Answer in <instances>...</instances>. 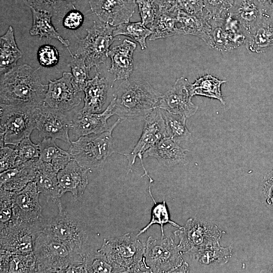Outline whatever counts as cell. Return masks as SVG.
I'll list each match as a JSON object with an SVG mask.
<instances>
[{"label":"cell","instance_id":"obj_1","mask_svg":"<svg viewBox=\"0 0 273 273\" xmlns=\"http://www.w3.org/2000/svg\"><path fill=\"white\" fill-rule=\"evenodd\" d=\"M27 64L16 66L1 75L0 104L39 107L44 103L48 85Z\"/></svg>","mask_w":273,"mask_h":273},{"label":"cell","instance_id":"obj_35","mask_svg":"<svg viewBox=\"0 0 273 273\" xmlns=\"http://www.w3.org/2000/svg\"><path fill=\"white\" fill-rule=\"evenodd\" d=\"M161 111L165 121L167 136L177 143L189 140L191 133L186 126L187 117L163 109Z\"/></svg>","mask_w":273,"mask_h":273},{"label":"cell","instance_id":"obj_4","mask_svg":"<svg viewBox=\"0 0 273 273\" xmlns=\"http://www.w3.org/2000/svg\"><path fill=\"white\" fill-rule=\"evenodd\" d=\"M120 122L117 120L101 133L81 136L71 141L69 150L73 159L88 170L102 168L108 158L117 152L113 147L112 132Z\"/></svg>","mask_w":273,"mask_h":273},{"label":"cell","instance_id":"obj_6","mask_svg":"<svg viewBox=\"0 0 273 273\" xmlns=\"http://www.w3.org/2000/svg\"><path fill=\"white\" fill-rule=\"evenodd\" d=\"M55 203L59 213L45 220L42 231L65 244L75 253L85 258L89 253L88 235L85 226L64 210L60 200Z\"/></svg>","mask_w":273,"mask_h":273},{"label":"cell","instance_id":"obj_33","mask_svg":"<svg viewBox=\"0 0 273 273\" xmlns=\"http://www.w3.org/2000/svg\"><path fill=\"white\" fill-rule=\"evenodd\" d=\"M207 74L196 79L193 83H191L190 92L192 97L195 96H205L219 100L223 105L225 102L221 93V85L226 82Z\"/></svg>","mask_w":273,"mask_h":273},{"label":"cell","instance_id":"obj_18","mask_svg":"<svg viewBox=\"0 0 273 273\" xmlns=\"http://www.w3.org/2000/svg\"><path fill=\"white\" fill-rule=\"evenodd\" d=\"M89 4L100 21L114 27L128 22L136 4L135 0H89Z\"/></svg>","mask_w":273,"mask_h":273},{"label":"cell","instance_id":"obj_2","mask_svg":"<svg viewBox=\"0 0 273 273\" xmlns=\"http://www.w3.org/2000/svg\"><path fill=\"white\" fill-rule=\"evenodd\" d=\"M162 94L143 79L124 80L114 95V113L121 120H145L156 107Z\"/></svg>","mask_w":273,"mask_h":273},{"label":"cell","instance_id":"obj_5","mask_svg":"<svg viewBox=\"0 0 273 273\" xmlns=\"http://www.w3.org/2000/svg\"><path fill=\"white\" fill-rule=\"evenodd\" d=\"M33 252L36 272H65L71 266L82 264L85 259L43 231L36 238Z\"/></svg>","mask_w":273,"mask_h":273},{"label":"cell","instance_id":"obj_9","mask_svg":"<svg viewBox=\"0 0 273 273\" xmlns=\"http://www.w3.org/2000/svg\"><path fill=\"white\" fill-rule=\"evenodd\" d=\"M115 27L101 21L94 22L92 26L86 29L87 35L78 38V48L75 56L82 58L87 67L98 68L108 57L109 48L115 38Z\"/></svg>","mask_w":273,"mask_h":273},{"label":"cell","instance_id":"obj_39","mask_svg":"<svg viewBox=\"0 0 273 273\" xmlns=\"http://www.w3.org/2000/svg\"><path fill=\"white\" fill-rule=\"evenodd\" d=\"M68 66L71 70L73 83L77 90L83 91L89 79V68L84 60L79 56L74 55Z\"/></svg>","mask_w":273,"mask_h":273},{"label":"cell","instance_id":"obj_28","mask_svg":"<svg viewBox=\"0 0 273 273\" xmlns=\"http://www.w3.org/2000/svg\"><path fill=\"white\" fill-rule=\"evenodd\" d=\"M58 172L53 166L38 159L36 161V172L34 178L38 191L50 197L55 202L61 197L57 177Z\"/></svg>","mask_w":273,"mask_h":273},{"label":"cell","instance_id":"obj_10","mask_svg":"<svg viewBox=\"0 0 273 273\" xmlns=\"http://www.w3.org/2000/svg\"><path fill=\"white\" fill-rule=\"evenodd\" d=\"M224 233L216 224L194 218L188 219L182 228L173 233L179 239L177 245L183 254L219 247Z\"/></svg>","mask_w":273,"mask_h":273},{"label":"cell","instance_id":"obj_26","mask_svg":"<svg viewBox=\"0 0 273 273\" xmlns=\"http://www.w3.org/2000/svg\"><path fill=\"white\" fill-rule=\"evenodd\" d=\"M229 14L240 22L246 36L263 15L257 0H233Z\"/></svg>","mask_w":273,"mask_h":273},{"label":"cell","instance_id":"obj_47","mask_svg":"<svg viewBox=\"0 0 273 273\" xmlns=\"http://www.w3.org/2000/svg\"><path fill=\"white\" fill-rule=\"evenodd\" d=\"M177 8L190 15L202 16L205 6L203 0H178Z\"/></svg>","mask_w":273,"mask_h":273},{"label":"cell","instance_id":"obj_29","mask_svg":"<svg viewBox=\"0 0 273 273\" xmlns=\"http://www.w3.org/2000/svg\"><path fill=\"white\" fill-rule=\"evenodd\" d=\"M23 53L17 45L14 31L9 26L7 32L0 37V74L8 72L17 66Z\"/></svg>","mask_w":273,"mask_h":273},{"label":"cell","instance_id":"obj_24","mask_svg":"<svg viewBox=\"0 0 273 273\" xmlns=\"http://www.w3.org/2000/svg\"><path fill=\"white\" fill-rule=\"evenodd\" d=\"M177 18L180 24V35L197 36L203 39L209 46L214 48L212 27L206 16L205 10L202 16L192 15L178 10Z\"/></svg>","mask_w":273,"mask_h":273},{"label":"cell","instance_id":"obj_16","mask_svg":"<svg viewBox=\"0 0 273 273\" xmlns=\"http://www.w3.org/2000/svg\"><path fill=\"white\" fill-rule=\"evenodd\" d=\"M39 194L34 180L17 192L12 221L29 224L43 223L45 219L42 215L41 207L39 202Z\"/></svg>","mask_w":273,"mask_h":273},{"label":"cell","instance_id":"obj_37","mask_svg":"<svg viewBox=\"0 0 273 273\" xmlns=\"http://www.w3.org/2000/svg\"><path fill=\"white\" fill-rule=\"evenodd\" d=\"M148 191L154 204L152 208L151 220L145 227L139 231L136 236L138 237L145 233L152 225L155 224L159 225L160 227L162 238L164 237L163 226L165 224L169 223L179 229L182 228L183 226L179 225L170 219L165 201L163 200L162 202L157 203L152 194L150 186L149 187Z\"/></svg>","mask_w":273,"mask_h":273},{"label":"cell","instance_id":"obj_22","mask_svg":"<svg viewBox=\"0 0 273 273\" xmlns=\"http://www.w3.org/2000/svg\"><path fill=\"white\" fill-rule=\"evenodd\" d=\"M36 159L1 172L0 189L18 192L33 181L36 172Z\"/></svg>","mask_w":273,"mask_h":273},{"label":"cell","instance_id":"obj_44","mask_svg":"<svg viewBox=\"0 0 273 273\" xmlns=\"http://www.w3.org/2000/svg\"><path fill=\"white\" fill-rule=\"evenodd\" d=\"M37 59L41 66L52 67L58 64L59 61V53L54 46L44 44L38 49Z\"/></svg>","mask_w":273,"mask_h":273},{"label":"cell","instance_id":"obj_49","mask_svg":"<svg viewBox=\"0 0 273 273\" xmlns=\"http://www.w3.org/2000/svg\"><path fill=\"white\" fill-rule=\"evenodd\" d=\"M158 10L168 12L178 11V0H153Z\"/></svg>","mask_w":273,"mask_h":273},{"label":"cell","instance_id":"obj_3","mask_svg":"<svg viewBox=\"0 0 273 273\" xmlns=\"http://www.w3.org/2000/svg\"><path fill=\"white\" fill-rule=\"evenodd\" d=\"M146 243L131 233L105 239L98 252L104 254L116 272H150L143 258Z\"/></svg>","mask_w":273,"mask_h":273},{"label":"cell","instance_id":"obj_52","mask_svg":"<svg viewBox=\"0 0 273 273\" xmlns=\"http://www.w3.org/2000/svg\"><path fill=\"white\" fill-rule=\"evenodd\" d=\"M268 270L269 272H273V265L270 267Z\"/></svg>","mask_w":273,"mask_h":273},{"label":"cell","instance_id":"obj_7","mask_svg":"<svg viewBox=\"0 0 273 273\" xmlns=\"http://www.w3.org/2000/svg\"><path fill=\"white\" fill-rule=\"evenodd\" d=\"M173 238L155 239L149 237L145 245L143 260L150 272H187L189 265Z\"/></svg>","mask_w":273,"mask_h":273},{"label":"cell","instance_id":"obj_50","mask_svg":"<svg viewBox=\"0 0 273 273\" xmlns=\"http://www.w3.org/2000/svg\"><path fill=\"white\" fill-rule=\"evenodd\" d=\"M0 250V272L1 273L8 272L9 261L12 253L2 249Z\"/></svg>","mask_w":273,"mask_h":273},{"label":"cell","instance_id":"obj_17","mask_svg":"<svg viewBox=\"0 0 273 273\" xmlns=\"http://www.w3.org/2000/svg\"><path fill=\"white\" fill-rule=\"evenodd\" d=\"M190 84L186 77L176 79L173 86L162 95L157 107L187 118L194 115L198 110V106L191 101Z\"/></svg>","mask_w":273,"mask_h":273},{"label":"cell","instance_id":"obj_15","mask_svg":"<svg viewBox=\"0 0 273 273\" xmlns=\"http://www.w3.org/2000/svg\"><path fill=\"white\" fill-rule=\"evenodd\" d=\"M214 49L228 51L246 43V35L240 22L230 14L223 19H210Z\"/></svg>","mask_w":273,"mask_h":273},{"label":"cell","instance_id":"obj_46","mask_svg":"<svg viewBox=\"0 0 273 273\" xmlns=\"http://www.w3.org/2000/svg\"><path fill=\"white\" fill-rule=\"evenodd\" d=\"M1 146V172L16 167L18 158L17 150L6 146L3 140H0Z\"/></svg>","mask_w":273,"mask_h":273},{"label":"cell","instance_id":"obj_48","mask_svg":"<svg viewBox=\"0 0 273 273\" xmlns=\"http://www.w3.org/2000/svg\"><path fill=\"white\" fill-rule=\"evenodd\" d=\"M83 15L79 11L74 9L69 12L63 18L64 27L70 30H76L82 25Z\"/></svg>","mask_w":273,"mask_h":273},{"label":"cell","instance_id":"obj_43","mask_svg":"<svg viewBox=\"0 0 273 273\" xmlns=\"http://www.w3.org/2000/svg\"><path fill=\"white\" fill-rule=\"evenodd\" d=\"M15 147L18 153L16 167L28 161L39 158L40 153L38 144H34L30 139V136L23 139Z\"/></svg>","mask_w":273,"mask_h":273},{"label":"cell","instance_id":"obj_38","mask_svg":"<svg viewBox=\"0 0 273 273\" xmlns=\"http://www.w3.org/2000/svg\"><path fill=\"white\" fill-rule=\"evenodd\" d=\"M151 33V29L142 22L122 23L115 27L113 33L114 37L123 35L132 38L139 42L142 50L146 49V39Z\"/></svg>","mask_w":273,"mask_h":273},{"label":"cell","instance_id":"obj_19","mask_svg":"<svg viewBox=\"0 0 273 273\" xmlns=\"http://www.w3.org/2000/svg\"><path fill=\"white\" fill-rule=\"evenodd\" d=\"M114 102L112 99L107 108L102 113H91L81 109L72 117V129L78 137L99 134L107 130V120L114 113Z\"/></svg>","mask_w":273,"mask_h":273},{"label":"cell","instance_id":"obj_34","mask_svg":"<svg viewBox=\"0 0 273 273\" xmlns=\"http://www.w3.org/2000/svg\"><path fill=\"white\" fill-rule=\"evenodd\" d=\"M233 247H218L192 252L188 254L201 264L220 265L226 263L232 255Z\"/></svg>","mask_w":273,"mask_h":273},{"label":"cell","instance_id":"obj_45","mask_svg":"<svg viewBox=\"0 0 273 273\" xmlns=\"http://www.w3.org/2000/svg\"><path fill=\"white\" fill-rule=\"evenodd\" d=\"M138 6L142 22L145 25L151 24L155 20L158 8L153 0H135Z\"/></svg>","mask_w":273,"mask_h":273},{"label":"cell","instance_id":"obj_27","mask_svg":"<svg viewBox=\"0 0 273 273\" xmlns=\"http://www.w3.org/2000/svg\"><path fill=\"white\" fill-rule=\"evenodd\" d=\"M108 84L106 78L99 77V73L89 79L83 91L84 93V106L81 110L91 113H99L104 105L108 93Z\"/></svg>","mask_w":273,"mask_h":273},{"label":"cell","instance_id":"obj_14","mask_svg":"<svg viewBox=\"0 0 273 273\" xmlns=\"http://www.w3.org/2000/svg\"><path fill=\"white\" fill-rule=\"evenodd\" d=\"M81 101V92L75 87L71 73L65 72L59 79L49 81L44 99V103L48 106L67 112L78 106Z\"/></svg>","mask_w":273,"mask_h":273},{"label":"cell","instance_id":"obj_8","mask_svg":"<svg viewBox=\"0 0 273 273\" xmlns=\"http://www.w3.org/2000/svg\"><path fill=\"white\" fill-rule=\"evenodd\" d=\"M38 107L0 104V140L17 146L36 129L35 113Z\"/></svg>","mask_w":273,"mask_h":273},{"label":"cell","instance_id":"obj_30","mask_svg":"<svg viewBox=\"0 0 273 273\" xmlns=\"http://www.w3.org/2000/svg\"><path fill=\"white\" fill-rule=\"evenodd\" d=\"M30 9L32 14L33 22L30 34L33 36L39 35L40 38L46 37L48 39H55L59 40L67 48L71 57H74L69 49V41L64 39L53 25V16L48 13L37 11L32 8H30Z\"/></svg>","mask_w":273,"mask_h":273},{"label":"cell","instance_id":"obj_21","mask_svg":"<svg viewBox=\"0 0 273 273\" xmlns=\"http://www.w3.org/2000/svg\"><path fill=\"white\" fill-rule=\"evenodd\" d=\"M136 47L134 42L124 39L122 43L110 50L108 57L111 60L108 71L114 77V80L127 79L133 68V53Z\"/></svg>","mask_w":273,"mask_h":273},{"label":"cell","instance_id":"obj_42","mask_svg":"<svg viewBox=\"0 0 273 273\" xmlns=\"http://www.w3.org/2000/svg\"><path fill=\"white\" fill-rule=\"evenodd\" d=\"M16 193L0 189V229L12 220Z\"/></svg>","mask_w":273,"mask_h":273},{"label":"cell","instance_id":"obj_41","mask_svg":"<svg viewBox=\"0 0 273 273\" xmlns=\"http://www.w3.org/2000/svg\"><path fill=\"white\" fill-rule=\"evenodd\" d=\"M83 264L86 272H116V269L107 257L99 252L88 253Z\"/></svg>","mask_w":273,"mask_h":273},{"label":"cell","instance_id":"obj_25","mask_svg":"<svg viewBox=\"0 0 273 273\" xmlns=\"http://www.w3.org/2000/svg\"><path fill=\"white\" fill-rule=\"evenodd\" d=\"M245 43L247 49L253 53H261L273 49V17L263 14L247 34Z\"/></svg>","mask_w":273,"mask_h":273},{"label":"cell","instance_id":"obj_13","mask_svg":"<svg viewBox=\"0 0 273 273\" xmlns=\"http://www.w3.org/2000/svg\"><path fill=\"white\" fill-rule=\"evenodd\" d=\"M66 112L54 109L44 103L38 107L35 120L39 138L58 139L70 145L69 131L72 129V117L68 116Z\"/></svg>","mask_w":273,"mask_h":273},{"label":"cell","instance_id":"obj_20","mask_svg":"<svg viewBox=\"0 0 273 273\" xmlns=\"http://www.w3.org/2000/svg\"><path fill=\"white\" fill-rule=\"evenodd\" d=\"M88 171L73 159L60 170L57 174L60 197L70 192L79 201L88 184Z\"/></svg>","mask_w":273,"mask_h":273},{"label":"cell","instance_id":"obj_51","mask_svg":"<svg viewBox=\"0 0 273 273\" xmlns=\"http://www.w3.org/2000/svg\"><path fill=\"white\" fill-rule=\"evenodd\" d=\"M263 14L273 17V0H257Z\"/></svg>","mask_w":273,"mask_h":273},{"label":"cell","instance_id":"obj_40","mask_svg":"<svg viewBox=\"0 0 273 273\" xmlns=\"http://www.w3.org/2000/svg\"><path fill=\"white\" fill-rule=\"evenodd\" d=\"M36 260L33 252L26 254L12 253L8 272H36Z\"/></svg>","mask_w":273,"mask_h":273},{"label":"cell","instance_id":"obj_31","mask_svg":"<svg viewBox=\"0 0 273 273\" xmlns=\"http://www.w3.org/2000/svg\"><path fill=\"white\" fill-rule=\"evenodd\" d=\"M38 145L40 153L39 159L51 164L57 172L64 168L72 159L69 151L59 148L54 139L44 138L38 143Z\"/></svg>","mask_w":273,"mask_h":273},{"label":"cell","instance_id":"obj_36","mask_svg":"<svg viewBox=\"0 0 273 273\" xmlns=\"http://www.w3.org/2000/svg\"><path fill=\"white\" fill-rule=\"evenodd\" d=\"M28 7L63 18L75 9L74 0H23Z\"/></svg>","mask_w":273,"mask_h":273},{"label":"cell","instance_id":"obj_11","mask_svg":"<svg viewBox=\"0 0 273 273\" xmlns=\"http://www.w3.org/2000/svg\"><path fill=\"white\" fill-rule=\"evenodd\" d=\"M167 136L164 119L161 109L155 108L145 119V124L142 135L132 151L129 153L119 154L124 155L128 160L127 174L132 171L135 159L138 157L141 161L144 174L150 183L153 179L149 175L143 162V154L163 138Z\"/></svg>","mask_w":273,"mask_h":273},{"label":"cell","instance_id":"obj_23","mask_svg":"<svg viewBox=\"0 0 273 273\" xmlns=\"http://www.w3.org/2000/svg\"><path fill=\"white\" fill-rule=\"evenodd\" d=\"M188 149L180 147L170 137L163 138L143 154V158L153 157L167 167L184 163Z\"/></svg>","mask_w":273,"mask_h":273},{"label":"cell","instance_id":"obj_32","mask_svg":"<svg viewBox=\"0 0 273 273\" xmlns=\"http://www.w3.org/2000/svg\"><path fill=\"white\" fill-rule=\"evenodd\" d=\"M178 11L168 12L158 10L156 18L150 25V29L152 33L149 38L150 40L180 35L179 29L177 27Z\"/></svg>","mask_w":273,"mask_h":273},{"label":"cell","instance_id":"obj_12","mask_svg":"<svg viewBox=\"0 0 273 273\" xmlns=\"http://www.w3.org/2000/svg\"><path fill=\"white\" fill-rule=\"evenodd\" d=\"M44 222L29 224L11 221L0 229L1 249L14 254L32 252L36 238L43 230Z\"/></svg>","mask_w":273,"mask_h":273}]
</instances>
